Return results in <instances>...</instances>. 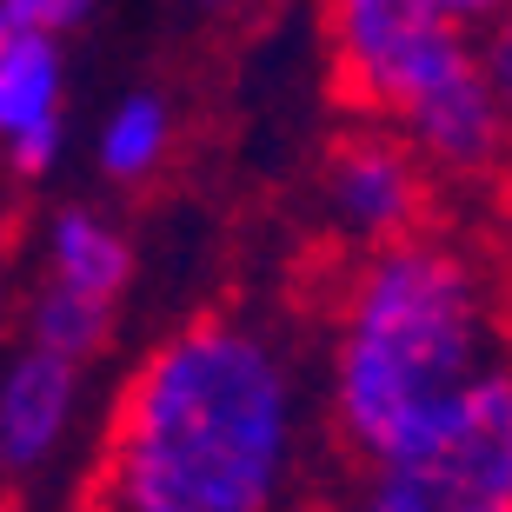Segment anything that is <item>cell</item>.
Here are the masks:
<instances>
[{"label": "cell", "instance_id": "6da1fadb", "mask_svg": "<svg viewBox=\"0 0 512 512\" xmlns=\"http://www.w3.org/2000/svg\"><path fill=\"white\" fill-rule=\"evenodd\" d=\"M320 453L313 360L253 313H200L120 386L94 512H300Z\"/></svg>", "mask_w": 512, "mask_h": 512}, {"label": "cell", "instance_id": "7a4b0ae2", "mask_svg": "<svg viewBox=\"0 0 512 512\" xmlns=\"http://www.w3.org/2000/svg\"><path fill=\"white\" fill-rule=\"evenodd\" d=\"M499 360H512L506 293L459 233L426 227L399 247L353 253L313 360L326 453L340 466L386 453Z\"/></svg>", "mask_w": 512, "mask_h": 512}, {"label": "cell", "instance_id": "3957f363", "mask_svg": "<svg viewBox=\"0 0 512 512\" xmlns=\"http://www.w3.org/2000/svg\"><path fill=\"white\" fill-rule=\"evenodd\" d=\"M333 512H512V360L399 446L340 466Z\"/></svg>", "mask_w": 512, "mask_h": 512}, {"label": "cell", "instance_id": "277c9868", "mask_svg": "<svg viewBox=\"0 0 512 512\" xmlns=\"http://www.w3.org/2000/svg\"><path fill=\"white\" fill-rule=\"evenodd\" d=\"M320 27L333 94L353 107V120L380 127H393L406 100L479 47V34L446 20L433 0H320Z\"/></svg>", "mask_w": 512, "mask_h": 512}, {"label": "cell", "instance_id": "5b68a950", "mask_svg": "<svg viewBox=\"0 0 512 512\" xmlns=\"http://www.w3.org/2000/svg\"><path fill=\"white\" fill-rule=\"evenodd\" d=\"M433 173L380 120H346L320 153V220L353 253L399 247L433 227Z\"/></svg>", "mask_w": 512, "mask_h": 512}, {"label": "cell", "instance_id": "8992f818", "mask_svg": "<svg viewBox=\"0 0 512 512\" xmlns=\"http://www.w3.org/2000/svg\"><path fill=\"white\" fill-rule=\"evenodd\" d=\"M393 133L419 153V167L433 180H453V187H493L512 173V140H506V114H499V94L486 80V60L479 47L459 67L413 94L393 114Z\"/></svg>", "mask_w": 512, "mask_h": 512}, {"label": "cell", "instance_id": "52a82bcc", "mask_svg": "<svg viewBox=\"0 0 512 512\" xmlns=\"http://www.w3.org/2000/svg\"><path fill=\"white\" fill-rule=\"evenodd\" d=\"M80 406V366L60 353L27 346L7 373H0V466L7 473H34L54 459Z\"/></svg>", "mask_w": 512, "mask_h": 512}, {"label": "cell", "instance_id": "ba28073f", "mask_svg": "<svg viewBox=\"0 0 512 512\" xmlns=\"http://www.w3.org/2000/svg\"><path fill=\"white\" fill-rule=\"evenodd\" d=\"M47 260H54V286L87 293V300L114 306L120 286L133 280V247L114 220H100L94 207H60L54 233H47Z\"/></svg>", "mask_w": 512, "mask_h": 512}, {"label": "cell", "instance_id": "9c48e42d", "mask_svg": "<svg viewBox=\"0 0 512 512\" xmlns=\"http://www.w3.org/2000/svg\"><path fill=\"white\" fill-rule=\"evenodd\" d=\"M60 120V40L14 27L0 40V133L14 147L20 133Z\"/></svg>", "mask_w": 512, "mask_h": 512}, {"label": "cell", "instance_id": "30bf717a", "mask_svg": "<svg viewBox=\"0 0 512 512\" xmlns=\"http://www.w3.org/2000/svg\"><path fill=\"white\" fill-rule=\"evenodd\" d=\"M173 147V107L160 94H127L107 114V127H100V173L107 180H120V187H140L147 173H160V160H167Z\"/></svg>", "mask_w": 512, "mask_h": 512}, {"label": "cell", "instance_id": "8fae6325", "mask_svg": "<svg viewBox=\"0 0 512 512\" xmlns=\"http://www.w3.org/2000/svg\"><path fill=\"white\" fill-rule=\"evenodd\" d=\"M107 326H114V306L87 300V293H67V286L47 280V293L34 300V346L40 353H60V360H87V353H100V340H107Z\"/></svg>", "mask_w": 512, "mask_h": 512}, {"label": "cell", "instance_id": "7c38bea8", "mask_svg": "<svg viewBox=\"0 0 512 512\" xmlns=\"http://www.w3.org/2000/svg\"><path fill=\"white\" fill-rule=\"evenodd\" d=\"M479 60H486V80H493L499 114H506V140H512V14L479 27Z\"/></svg>", "mask_w": 512, "mask_h": 512}, {"label": "cell", "instance_id": "4fadbf2b", "mask_svg": "<svg viewBox=\"0 0 512 512\" xmlns=\"http://www.w3.org/2000/svg\"><path fill=\"white\" fill-rule=\"evenodd\" d=\"M87 14H94V0H0V20L34 27V34H60V27H74Z\"/></svg>", "mask_w": 512, "mask_h": 512}, {"label": "cell", "instance_id": "5bb4252c", "mask_svg": "<svg viewBox=\"0 0 512 512\" xmlns=\"http://www.w3.org/2000/svg\"><path fill=\"white\" fill-rule=\"evenodd\" d=\"M54 153H60V120H47V127H34V133L14 140V173H47Z\"/></svg>", "mask_w": 512, "mask_h": 512}, {"label": "cell", "instance_id": "9a60e30c", "mask_svg": "<svg viewBox=\"0 0 512 512\" xmlns=\"http://www.w3.org/2000/svg\"><path fill=\"white\" fill-rule=\"evenodd\" d=\"M446 20H459L466 34H479V27H493L499 14H512V0H433Z\"/></svg>", "mask_w": 512, "mask_h": 512}, {"label": "cell", "instance_id": "2e32d148", "mask_svg": "<svg viewBox=\"0 0 512 512\" xmlns=\"http://www.w3.org/2000/svg\"><path fill=\"white\" fill-rule=\"evenodd\" d=\"M7 34H14V27H7V20H0V40H7Z\"/></svg>", "mask_w": 512, "mask_h": 512}]
</instances>
